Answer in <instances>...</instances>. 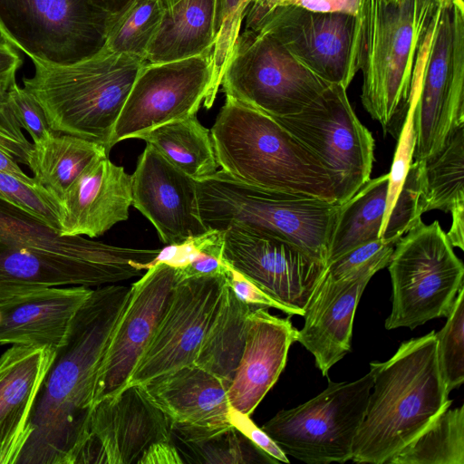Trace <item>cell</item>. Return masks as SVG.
Here are the masks:
<instances>
[{
	"label": "cell",
	"mask_w": 464,
	"mask_h": 464,
	"mask_svg": "<svg viewBox=\"0 0 464 464\" xmlns=\"http://www.w3.org/2000/svg\"><path fill=\"white\" fill-rule=\"evenodd\" d=\"M130 285L92 289L72 317L37 394L16 464H78L90 432L97 372Z\"/></svg>",
	"instance_id": "6da1fadb"
},
{
	"label": "cell",
	"mask_w": 464,
	"mask_h": 464,
	"mask_svg": "<svg viewBox=\"0 0 464 464\" xmlns=\"http://www.w3.org/2000/svg\"><path fill=\"white\" fill-rule=\"evenodd\" d=\"M375 369L365 415L355 436L352 460L384 464L412 441L448 407L435 331L401 343Z\"/></svg>",
	"instance_id": "7a4b0ae2"
},
{
	"label": "cell",
	"mask_w": 464,
	"mask_h": 464,
	"mask_svg": "<svg viewBox=\"0 0 464 464\" xmlns=\"http://www.w3.org/2000/svg\"><path fill=\"white\" fill-rule=\"evenodd\" d=\"M210 135L218 166L234 179L336 203L326 169L271 116L226 97Z\"/></svg>",
	"instance_id": "3957f363"
},
{
	"label": "cell",
	"mask_w": 464,
	"mask_h": 464,
	"mask_svg": "<svg viewBox=\"0 0 464 464\" xmlns=\"http://www.w3.org/2000/svg\"><path fill=\"white\" fill-rule=\"evenodd\" d=\"M24 87L38 101L50 128L102 145L108 152L114 126L146 62L102 48L70 64L32 60Z\"/></svg>",
	"instance_id": "277c9868"
},
{
	"label": "cell",
	"mask_w": 464,
	"mask_h": 464,
	"mask_svg": "<svg viewBox=\"0 0 464 464\" xmlns=\"http://www.w3.org/2000/svg\"><path fill=\"white\" fill-rule=\"evenodd\" d=\"M207 229L236 227L286 241L326 265L341 204L256 188L222 170L197 181Z\"/></svg>",
	"instance_id": "5b68a950"
},
{
	"label": "cell",
	"mask_w": 464,
	"mask_h": 464,
	"mask_svg": "<svg viewBox=\"0 0 464 464\" xmlns=\"http://www.w3.org/2000/svg\"><path fill=\"white\" fill-rule=\"evenodd\" d=\"M356 21L362 104L384 135L398 138L418 48L412 0H361Z\"/></svg>",
	"instance_id": "8992f818"
},
{
	"label": "cell",
	"mask_w": 464,
	"mask_h": 464,
	"mask_svg": "<svg viewBox=\"0 0 464 464\" xmlns=\"http://www.w3.org/2000/svg\"><path fill=\"white\" fill-rule=\"evenodd\" d=\"M411 91L417 94L413 160H420L464 125L463 0L442 1L418 45Z\"/></svg>",
	"instance_id": "52a82bcc"
},
{
	"label": "cell",
	"mask_w": 464,
	"mask_h": 464,
	"mask_svg": "<svg viewBox=\"0 0 464 464\" xmlns=\"http://www.w3.org/2000/svg\"><path fill=\"white\" fill-rule=\"evenodd\" d=\"M387 266L392 285L387 330L447 317L463 286V264L438 220L427 225L420 219L401 237Z\"/></svg>",
	"instance_id": "ba28073f"
},
{
	"label": "cell",
	"mask_w": 464,
	"mask_h": 464,
	"mask_svg": "<svg viewBox=\"0 0 464 464\" xmlns=\"http://www.w3.org/2000/svg\"><path fill=\"white\" fill-rule=\"evenodd\" d=\"M353 382H334L308 401L278 411L262 429L285 455L307 464L352 459L375 369Z\"/></svg>",
	"instance_id": "9c48e42d"
},
{
	"label": "cell",
	"mask_w": 464,
	"mask_h": 464,
	"mask_svg": "<svg viewBox=\"0 0 464 464\" xmlns=\"http://www.w3.org/2000/svg\"><path fill=\"white\" fill-rule=\"evenodd\" d=\"M108 0H0V36L31 60L70 64L99 52Z\"/></svg>",
	"instance_id": "30bf717a"
},
{
	"label": "cell",
	"mask_w": 464,
	"mask_h": 464,
	"mask_svg": "<svg viewBox=\"0 0 464 464\" xmlns=\"http://www.w3.org/2000/svg\"><path fill=\"white\" fill-rule=\"evenodd\" d=\"M244 28L268 35L330 84L347 89L359 71L356 15L251 0Z\"/></svg>",
	"instance_id": "8fae6325"
},
{
	"label": "cell",
	"mask_w": 464,
	"mask_h": 464,
	"mask_svg": "<svg viewBox=\"0 0 464 464\" xmlns=\"http://www.w3.org/2000/svg\"><path fill=\"white\" fill-rule=\"evenodd\" d=\"M346 90L330 84L299 112L272 117L326 169L337 204L370 179L374 161V139L358 119Z\"/></svg>",
	"instance_id": "7c38bea8"
},
{
	"label": "cell",
	"mask_w": 464,
	"mask_h": 464,
	"mask_svg": "<svg viewBox=\"0 0 464 464\" xmlns=\"http://www.w3.org/2000/svg\"><path fill=\"white\" fill-rule=\"evenodd\" d=\"M329 85L274 39L246 28L236 40L220 84L226 97L271 117L299 112Z\"/></svg>",
	"instance_id": "4fadbf2b"
},
{
	"label": "cell",
	"mask_w": 464,
	"mask_h": 464,
	"mask_svg": "<svg viewBox=\"0 0 464 464\" xmlns=\"http://www.w3.org/2000/svg\"><path fill=\"white\" fill-rule=\"evenodd\" d=\"M218 89L213 52L168 62H145L114 126L111 149L127 139H140L163 124L209 109Z\"/></svg>",
	"instance_id": "5bb4252c"
},
{
	"label": "cell",
	"mask_w": 464,
	"mask_h": 464,
	"mask_svg": "<svg viewBox=\"0 0 464 464\" xmlns=\"http://www.w3.org/2000/svg\"><path fill=\"white\" fill-rule=\"evenodd\" d=\"M226 284V276L177 281L168 306L126 385H142L194 363Z\"/></svg>",
	"instance_id": "9a60e30c"
},
{
	"label": "cell",
	"mask_w": 464,
	"mask_h": 464,
	"mask_svg": "<svg viewBox=\"0 0 464 464\" xmlns=\"http://www.w3.org/2000/svg\"><path fill=\"white\" fill-rule=\"evenodd\" d=\"M222 259L295 315L302 316L325 268L286 241L236 227L224 230Z\"/></svg>",
	"instance_id": "2e32d148"
},
{
	"label": "cell",
	"mask_w": 464,
	"mask_h": 464,
	"mask_svg": "<svg viewBox=\"0 0 464 464\" xmlns=\"http://www.w3.org/2000/svg\"><path fill=\"white\" fill-rule=\"evenodd\" d=\"M171 440L166 414L141 385H126L94 405L78 464H139L153 445Z\"/></svg>",
	"instance_id": "e0dca14e"
},
{
	"label": "cell",
	"mask_w": 464,
	"mask_h": 464,
	"mask_svg": "<svg viewBox=\"0 0 464 464\" xmlns=\"http://www.w3.org/2000/svg\"><path fill=\"white\" fill-rule=\"evenodd\" d=\"M176 268L159 263L135 283L100 362L94 405L123 389L150 341L177 283Z\"/></svg>",
	"instance_id": "ac0fdd59"
},
{
	"label": "cell",
	"mask_w": 464,
	"mask_h": 464,
	"mask_svg": "<svg viewBox=\"0 0 464 464\" xmlns=\"http://www.w3.org/2000/svg\"><path fill=\"white\" fill-rule=\"evenodd\" d=\"M394 246L340 277L333 278L324 271L304 307V323L297 339L314 355L323 375L327 376L332 366L350 352L360 298L373 275L388 266Z\"/></svg>",
	"instance_id": "d6986e66"
},
{
	"label": "cell",
	"mask_w": 464,
	"mask_h": 464,
	"mask_svg": "<svg viewBox=\"0 0 464 464\" xmlns=\"http://www.w3.org/2000/svg\"><path fill=\"white\" fill-rule=\"evenodd\" d=\"M132 178V203L156 228L166 245L180 244L205 233L197 181L151 145L139 157Z\"/></svg>",
	"instance_id": "ffe728a7"
},
{
	"label": "cell",
	"mask_w": 464,
	"mask_h": 464,
	"mask_svg": "<svg viewBox=\"0 0 464 464\" xmlns=\"http://www.w3.org/2000/svg\"><path fill=\"white\" fill-rule=\"evenodd\" d=\"M168 417L171 434L182 443L217 435L232 425L227 387L195 363L160 375L141 385Z\"/></svg>",
	"instance_id": "44dd1931"
},
{
	"label": "cell",
	"mask_w": 464,
	"mask_h": 464,
	"mask_svg": "<svg viewBox=\"0 0 464 464\" xmlns=\"http://www.w3.org/2000/svg\"><path fill=\"white\" fill-rule=\"evenodd\" d=\"M5 249H25L86 262L121 272L129 279L141 276L142 265L151 262L157 254L155 249L116 246L82 236H61L0 199V250Z\"/></svg>",
	"instance_id": "7402d4cb"
},
{
	"label": "cell",
	"mask_w": 464,
	"mask_h": 464,
	"mask_svg": "<svg viewBox=\"0 0 464 464\" xmlns=\"http://www.w3.org/2000/svg\"><path fill=\"white\" fill-rule=\"evenodd\" d=\"M132 178L108 156L89 165L58 201L61 236L96 237L129 218Z\"/></svg>",
	"instance_id": "603a6c76"
},
{
	"label": "cell",
	"mask_w": 464,
	"mask_h": 464,
	"mask_svg": "<svg viewBox=\"0 0 464 464\" xmlns=\"http://www.w3.org/2000/svg\"><path fill=\"white\" fill-rule=\"evenodd\" d=\"M298 330L289 318L256 308L249 318L244 351L227 388L231 407L251 415L285 369Z\"/></svg>",
	"instance_id": "cb8c5ba5"
},
{
	"label": "cell",
	"mask_w": 464,
	"mask_h": 464,
	"mask_svg": "<svg viewBox=\"0 0 464 464\" xmlns=\"http://www.w3.org/2000/svg\"><path fill=\"white\" fill-rule=\"evenodd\" d=\"M54 353L48 346L13 344L0 355V464H16Z\"/></svg>",
	"instance_id": "d4e9b609"
},
{
	"label": "cell",
	"mask_w": 464,
	"mask_h": 464,
	"mask_svg": "<svg viewBox=\"0 0 464 464\" xmlns=\"http://www.w3.org/2000/svg\"><path fill=\"white\" fill-rule=\"evenodd\" d=\"M92 291L86 286L49 287L1 299L0 345H37L56 350Z\"/></svg>",
	"instance_id": "484cf974"
},
{
	"label": "cell",
	"mask_w": 464,
	"mask_h": 464,
	"mask_svg": "<svg viewBox=\"0 0 464 464\" xmlns=\"http://www.w3.org/2000/svg\"><path fill=\"white\" fill-rule=\"evenodd\" d=\"M129 278L104 266L25 249L0 250V300L34 289L98 287Z\"/></svg>",
	"instance_id": "4316f807"
},
{
	"label": "cell",
	"mask_w": 464,
	"mask_h": 464,
	"mask_svg": "<svg viewBox=\"0 0 464 464\" xmlns=\"http://www.w3.org/2000/svg\"><path fill=\"white\" fill-rule=\"evenodd\" d=\"M218 0H179L165 9L145 61L168 63L213 52Z\"/></svg>",
	"instance_id": "83f0119b"
},
{
	"label": "cell",
	"mask_w": 464,
	"mask_h": 464,
	"mask_svg": "<svg viewBox=\"0 0 464 464\" xmlns=\"http://www.w3.org/2000/svg\"><path fill=\"white\" fill-rule=\"evenodd\" d=\"M235 295L227 282L217 314L210 324L194 363L220 379L228 388L241 359L255 309Z\"/></svg>",
	"instance_id": "f1b7e54d"
},
{
	"label": "cell",
	"mask_w": 464,
	"mask_h": 464,
	"mask_svg": "<svg viewBox=\"0 0 464 464\" xmlns=\"http://www.w3.org/2000/svg\"><path fill=\"white\" fill-rule=\"evenodd\" d=\"M104 156H109V152L95 141L54 131L33 142L27 167L36 184L59 201L77 177Z\"/></svg>",
	"instance_id": "f546056e"
},
{
	"label": "cell",
	"mask_w": 464,
	"mask_h": 464,
	"mask_svg": "<svg viewBox=\"0 0 464 464\" xmlns=\"http://www.w3.org/2000/svg\"><path fill=\"white\" fill-rule=\"evenodd\" d=\"M387 191L388 173L369 179L341 204L330 238L326 265L351 249L379 238Z\"/></svg>",
	"instance_id": "4dcf8cb0"
},
{
	"label": "cell",
	"mask_w": 464,
	"mask_h": 464,
	"mask_svg": "<svg viewBox=\"0 0 464 464\" xmlns=\"http://www.w3.org/2000/svg\"><path fill=\"white\" fill-rule=\"evenodd\" d=\"M140 139L196 181L218 171L210 130L196 115L159 126Z\"/></svg>",
	"instance_id": "1f68e13d"
},
{
	"label": "cell",
	"mask_w": 464,
	"mask_h": 464,
	"mask_svg": "<svg viewBox=\"0 0 464 464\" xmlns=\"http://www.w3.org/2000/svg\"><path fill=\"white\" fill-rule=\"evenodd\" d=\"M420 160L422 214L433 209L450 212L464 200V125L450 136L439 152Z\"/></svg>",
	"instance_id": "d6a6232c"
},
{
	"label": "cell",
	"mask_w": 464,
	"mask_h": 464,
	"mask_svg": "<svg viewBox=\"0 0 464 464\" xmlns=\"http://www.w3.org/2000/svg\"><path fill=\"white\" fill-rule=\"evenodd\" d=\"M389 464H464V405L444 410Z\"/></svg>",
	"instance_id": "836d02e7"
},
{
	"label": "cell",
	"mask_w": 464,
	"mask_h": 464,
	"mask_svg": "<svg viewBox=\"0 0 464 464\" xmlns=\"http://www.w3.org/2000/svg\"><path fill=\"white\" fill-rule=\"evenodd\" d=\"M164 11L161 0H129L111 13L103 48L145 61Z\"/></svg>",
	"instance_id": "e575fe53"
},
{
	"label": "cell",
	"mask_w": 464,
	"mask_h": 464,
	"mask_svg": "<svg viewBox=\"0 0 464 464\" xmlns=\"http://www.w3.org/2000/svg\"><path fill=\"white\" fill-rule=\"evenodd\" d=\"M464 287L453 301L444 326L435 332L440 372L449 392L464 382Z\"/></svg>",
	"instance_id": "d590c367"
},
{
	"label": "cell",
	"mask_w": 464,
	"mask_h": 464,
	"mask_svg": "<svg viewBox=\"0 0 464 464\" xmlns=\"http://www.w3.org/2000/svg\"><path fill=\"white\" fill-rule=\"evenodd\" d=\"M182 444L197 458L194 462L279 463L233 426L206 440Z\"/></svg>",
	"instance_id": "8d00e7d4"
},
{
	"label": "cell",
	"mask_w": 464,
	"mask_h": 464,
	"mask_svg": "<svg viewBox=\"0 0 464 464\" xmlns=\"http://www.w3.org/2000/svg\"><path fill=\"white\" fill-rule=\"evenodd\" d=\"M0 199L20 208L59 233L58 201L41 186L28 184L0 171Z\"/></svg>",
	"instance_id": "74e56055"
},
{
	"label": "cell",
	"mask_w": 464,
	"mask_h": 464,
	"mask_svg": "<svg viewBox=\"0 0 464 464\" xmlns=\"http://www.w3.org/2000/svg\"><path fill=\"white\" fill-rule=\"evenodd\" d=\"M10 85L0 83V171L34 185L33 177L19 166V163L27 166L33 143L23 133L9 105L7 91Z\"/></svg>",
	"instance_id": "f35d334b"
},
{
	"label": "cell",
	"mask_w": 464,
	"mask_h": 464,
	"mask_svg": "<svg viewBox=\"0 0 464 464\" xmlns=\"http://www.w3.org/2000/svg\"><path fill=\"white\" fill-rule=\"evenodd\" d=\"M416 103L417 98L414 95H410L407 113L397 138L398 142L396 150L390 172L388 173L386 207L379 237L383 234L389 217L413 161V154L417 142V128L415 121Z\"/></svg>",
	"instance_id": "ab89813d"
},
{
	"label": "cell",
	"mask_w": 464,
	"mask_h": 464,
	"mask_svg": "<svg viewBox=\"0 0 464 464\" xmlns=\"http://www.w3.org/2000/svg\"><path fill=\"white\" fill-rule=\"evenodd\" d=\"M421 160H414L389 217L382 238L399 240L421 219Z\"/></svg>",
	"instance_id": "60d3db41"
},
{
	"label": "cell",
	"mask_w": 464,
	"mask_h": 464,
	"mask_svg": "<svg viewBox=\"0 0 464 464\" xmlns=\"http://www.w3.org/2000/svg\"><path fill=\"white\" fill-rule=\"evenodd\" d=\"M251 0H218V22L213 48L216 86L219 89L227 63L242 29L244 14Z\"/></svg>",
	"instance_id": "b9f144b4"
},
{
	"label": "cell",
	"mask_w": 464,
	"mask_h": 464,
	"mask_svg": "<svg viewBox=\"0 0 464 464\" xmlns=\"http://www.w3.org/2000/svg\"><path fill=\"white\" fill-rule=\"evenodd\" d=\"M11 110L34 142L44 139L54 131L50 128L44 109L35 97L24 87L13 82L7 91Z\"/></svg>",
	"instance_id": "7bdbcfd3"
},
{
	"label": "cell",
	"mask_w": 464,
	"mask_h": 464,
	"mask_svg": "<svg viewBox=\"0 0 464 464\" xmlns=\"http://www.w3.org/2000/svg\"><path fill=\"white\" fill-rule=\"evenodd\" d=\"M398 240L376 238L362 244L325 266L324 273L333 278L340 277L368 262L384 248L394 246Z\"/></svg>",
	"instance_id": "ee69618b"
},
{
	"label": "cell",
	"mask_w": 464,
	"mask_h": 464,
	"mask_svg": "<svg viewBox=\"0 0 464 464\" xmlns=\"http://www.w3.org/2000/svg\"><path fill=\"white\" fill-rule=\"evenodd\" d=\"M227 266L226 274L227 285L241 302L258 308H276L288 315H295L292 310L271 298L242 274Z\"/></svg>",
	"instance_id": "f6af8a7d"
},
{
	"label": "cell",
	"mask_w": 464,
	"mask_h": 464,
	"mask_svg": "<svg viewBox=\"0 0 464 464\" xmlns=\"http://www.w3.org/2000/svg\"><path fill=\"white\" fill-rule=\"evenodd\" d=\"M228 421L252 443L278 462H290L287 455L285 454L273 439L262 428L257 427L252 421L250 415L245 414L230 406L228 410Z\"/></svg>",
	"instance_id": "bcb514c9"
},
{
	"label": "cell",
	"mask_w": 464,
	"mask_h": 464,
	"mask_svg": "<svg viewBox=\"0 0 464 464\" xmlns=\"http://www.w3.org/2000/svg\"><path fill=\"white\" fill-rule=\"evenodd\" d=\"M223 247L202 251L188 265L176 268L178 281L196 276H226L228 266L222 259Z\"/></svg>",
	"instance_id": "7dc6e473"
},
{
	"label": "cell",
	"mask_w": 464,
	"mask_h": 464,
	"mask_svg": "<svg viewBox=\"0 0 464 464\" xmlns=\"http://www.w3.org/2000/svg\"><path fill=\"white\" fill-rule=\"evenodd\" d=\"M317 13H343L356 15L361 0H273Z\"/></svg>",
	"instance_id": "c3c4849f"
},
{
	"label": "cell",
	"mask_w": 464,
	"mask_h": 464,
	"mask_svg": "<svg viewBox=\"0 0 464 464\" xmlns=\"http://www.w3.org/2000/svg\"><path fill=\"white\" fill-rule=\"evenodd\" d=\"M443 0H412L413 27L418 45Z\"/></svg>",
	"instance_id": "681fc988"
},
{
	"label": "cell",
	"mask_w": 464,
	"mask_h": 464,
	"mask_svg": "<svg viewBox=\"0 0 464 464\" xmlns=\"http://www.w3.org/2000/svg\"><path fill=\"white\" fill-rule=\"evenodd\" d=\"M23 60L14 47L0 36V83L12 84Z\"/></svg>",
	"instance_id": "f907efd6"
},
{
	"label": "cell",
	"mask_w": 464,
	"mask_h": 464,
	"mask_svg": "<svg viewBox=\"0 0 464 464\" xmlns=\"http://www.w3.org/2000/svg\"><path fill=\"white\" fill-rule=\"evenodd\" d=\"M162 463H184L172 440L153 445L139 462V464Z\"/></svg>",
	"instance_id": "816d5d0a"
},
{
	"label": "cell",
	"mask_w": 464,
	"mask_h": 464,
	"mask_svg": "<svg viewBox=\"0 0 464 464\" xmlns=\"http://www.w3.org/2000/svg\"><path fill=\"white\" fill-rule=\"evenodd\" d=\"M450 212L452 222L446 236L453 247L464 250V200L457 202Z\"/></svg>",
	"instance_id": "f5cc1de1"
},
{
	"label": "cell",
	"mask_w": 464,
	"mask_h": 464,
	"mask_svg": "<svg viewBox=\"0 0 464 464\" xmlns=\"http://www.w3.org/2000/svg\"><path fill=\"white\" fill-rule=\"evenodd\" d=\"M112 11L119 9L129 0H108Z\"/></svg>",
	"instance_id": "db71d44e"
},
{
	"label": "cell",
	"mask_w": 464,
	"mask_h": 464,
	"mask_svg": "<svg viewBox=\"0 0 464 464\" xmlns=\"http://www.w3.org/2000/svg\"><path fill=\"white\" fill-rule=\"evenodd\" d=\"M165 9L169 8L179 0H161Z\"/></svg>",
	"instance_id": "11a10c76"
},
{
	"label": "cell",
	"mask_w": 464,
	"mask_h": 464,
	"mask_svg": "<svg viewBox=\"0 0 464 464\" xmlns=\"http://www.w3.org/2000/svg\"><path fill=\"white\" fill-rule=\"evenodd\" d=\"M393 1L401 2V1H402V0H393Z\"/></svg>",
	"instance_id": "9f6ffc18"
}]
</instances>
